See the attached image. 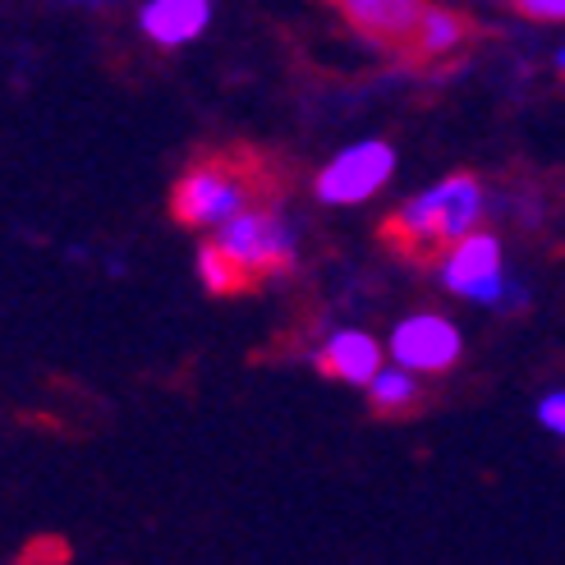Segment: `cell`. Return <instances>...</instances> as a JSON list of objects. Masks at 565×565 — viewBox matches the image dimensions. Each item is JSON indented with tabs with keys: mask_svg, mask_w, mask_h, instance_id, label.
<instances>
[{
	"mask_svg": "<svg viewBox=\"0 0 565 565\" xmlns=\"http://www.w3.org/2000/svg\"><path fill=\"white\" fill-rule=\"evenodd\" d=\"M478 216H483V184L473 175H446L391 216V239L409 253L450 248L473 231Z\"/></svg>",
	"mask_w": 565,
	"mask_h": 565,
	"instance_id": "cell-1",
	"label": "cell"
},
{
	"mask_svg": "<svg viewBox=\"0 0 565 565\" xmlns=\"http://www.w3.org/2000/svg\"><path fill=\"white\" fill-rule=\"evenodd\" d=\"M216 244L231 253V263L239 267L244 286H253V280H267L276 271H290L295 258H299L295 225L286 221V212L267 207V203H248L231 221H221L216 225Z\"/></svg>",
	"mask_w": 565,
	"mask_h": 565,
	"instance_id": "cell-2",
	"label": "cell"
},
{
	"mask_svg": "<svg viewBox=\"0 0 565 565\" xmlns=\"http://www.w3.org/2000/svg\"><path fill=\"white\" fill-rule=\"evenodd\" d=\"M248 203H253V180L239 171L235 161H198L193 171L180 175L175 198H171L175 221L198 225V231H203V225L216 231L221 221H231Z\"/></svg>",
	"mask_w": 565,
	"mask_h": 565,
	"instance_id": "cell-3",
	"label": "cell"
},
{
	"mask_svg": "<svg viewBox=\"0 0 565 565\" xmlns=\"http://www.w3.org/2000/svg\"><path fill=\"white\" fill-rule=\"evenodd\" d=\"M391 175H395V148L382 143V138H363V143H350L322 166L313 193L327 207H359L373 193H382Z\"/></svg>",
	"mask_w": 565,
	"mask_h": 565,
	"instance_id": "cell-4",
	"label": "cell"
},
{
	"mask_svg": "<svg viewBox=\"0 0 565 565\" xmlns=\"http://www.w3.org/2000/svg\"><path fill=\"white\" fill-rule=\"evenodd\" d=\"M441 286L473 303H501L505 286H511L501 271V239L483 231H469L465 239H456L441 258Z\"/></svg>",
	"mask_w": 565,
	"mask_h": 565,
	"instance_id": "cell-5",
	"label": "cell"
},
{
	"mask_svg": "<svg viewBox=\"0 0 565 565\" xmlns=\"http://www.w3.org/2000/svg\"><path fill=\"white\" fill-rule=\"evenodd\" d=\"M460 331L441 313H414L395 322L391 331V359L405 363L409 373H446L460 359Z\"/></svg>",
	"mask_w": 565,
	"mask_h": 565,
	"instance_id": "cell-6",
	"label": "cell"
},
{
	"mask_svg": "<svg viewBox=\"0 0 565 565\" xmlns=\"http://www.w3.org/2000/svg\"><path fill=\"white\" fill-rule=\"evenodd\" d=\"M212 23V0H143L138 10V28L157 42L161 51H180L198 42Z\"/></svg>",
	"mask_w": 565,
	"mask_h": 565,
	"instance_id": "cell-7",
	"label": "cell"
},
{
	"mask_svg": "<svg viewBox=\"0 0 565 565\" xmlns=\"http://www.w3.org/2000/svg\"><path fill=\"white\" fill-rule=\"evenodd\" d=\"M327 6L369 42H409L423 14V0H327Z\"/></svg>",
	"mask_w": 565,
	"mask_h": 565,
	"instance_id": "cell-8",
	"label": "cell"
},
{
	"mask_svg": "<svg viewBox=\"0 0 565 565\" xmlns=\"http://www.w3.org/2000/svg\"><path fill=\"white\" fill-rule=\"evenodd\" d=\"M318 369H322L327 377H335V382L369 386V382L377 377V369H382V345L373 341L369 331L345 327V331L327 335V345L318 350Z\"/></svg>",
	"mask_w": 565,
	"mask_h": 565,
	"instance_id": "cell-9",
	"label": "cell"
},
{
	"mask_svg": "<svg viewBox=\"0 0 565 565\" xmlns=\"http://www.w3.org/2000/svg\"><path fill=\"white\" fill-rule=\"evenodd\" d=\"M469 38V23L456 14V10H441V6H423L414 33H409V51L423 55V61H437V55H450L460 51V42Z\"/></svg>",
	"mask_w": 565,
	"mask_h": 565,
	"instance_id": "cell-10",
	"label": "cell"
},
{
	"mask_svg": "<svg viewBox=\"0 0 565 565\" xmlns=\"http://www.w3.org/2000/svg\"><path fill=\"white\" fill-rule=\"evenodd\" d=\"M193 271H198V280H203V290H212V295H235V290H244V276H239V267L231 263V253H225L216 239H207V244H198V253H193Z\"/></svg>",
	"mask_w": 565,
	"mask_h": 565,
	"instance_id": "cell-11",
	"label": "cell"
},
{
	"mask_svg": "<svg viewBox=\"0 0 565 565\" xmlns=\"http://www.w3.org/2000/svg\"><path fill=\"white\" fill-rule=\"evenodd\" d=\"M369 395H373L377 409L401 414L418 401V382H414V373L405 369V363H391V369H377V377L369 382Z\"/></svg>",
	"mask_w": 565,
	"mask_h": 565,
	"instance_id": "cell-12",
	"label": "cell"
},
{
	"mask_svg": "<svg viewBox=\"0 0 565 565\" xmlns=\"http://www.w3.org/2000/svg\"><path fill=\"white\" fill-rule=\"evenodd\" d=\"M539 423H543L547 433L565 437V391H552V395H543V405H539Z\"/></svg>",
	"mask_w": 565,
	"mask_h": 565,
	"instance_id": "cell-13",
	"label": "cell"
},
{
	"mask_svg": "<svg viewBox=\"0 0 565 565\" xmlns=\"http://www.w3.org/2000/svg\"><path fill=\"white\" fill-rule=\"evenodd\" d=\"M515 10L539 19V23H561L565 19V0H515Z\"/></svg>",
	"mask_w": 565,
	"mask_h": 565,
	"instance_id": "cell-14",
	"label": "cell"
},
{
	"mask_svg": "<svg viewBox=\"0 0 565 565\" xmlns=\"http://www.w3.org/2000/svg\"><path fill=\"white\" fill-rule=\"evenodd\" d=\"M556 65H561V70H565V46H561V55H556Z\"/></svg>",
	"mask_w": 565,
	"mask_h": 565,
	"instance_id": "cell-15",
	"label": "cell"
},
{
	"mask_svg": "<svg viewBox=\"0 0 565 565\" xmlns=\"http://www.w3.org/2000/svg\"><path fill=\"white\" fill-rule=\"evenodd\" d=\"M78 6H102V0H78Z\"/></svg>",
	"mask_w": 565,
	"mask_h": 565,
	"instance_id": "cell-16",
	"label": "cell"
}]
</instances>
